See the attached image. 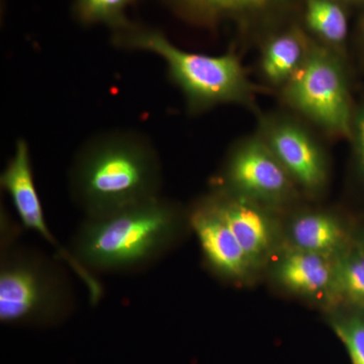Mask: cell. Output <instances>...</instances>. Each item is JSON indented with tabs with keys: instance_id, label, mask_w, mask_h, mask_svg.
I'll list each match as a JSON object with an SVG mask.
<instances>
[{
	"instance_id": "1",
	"label": "cell",
	"mask_w": 364,
	"mask_h": 364,
	"mask_svg": "<svg viewBox=\"0 0 364 364\" xmlns=\"http://www.w3.org/2000/svg\"><path fill=\"white\" fill-rule=\"evenodd\" d=\"M161 159L141 132L116 129L90 136L68 172L71 200L85 218L105 217L162 196Z\"/></svg>"
},
{
	"instance_id": "18",
	"label": "cell",
	"mask_w": 364,
	"mask_h": 364,
	"mask_svg": "<svg viewBox=\"0 0 364 364\" xmlns=\"http://www.w3.org/2000/svg\"><path fill=\"white\" fill-rule=\"evenodd\" d=\"M349 138L353 141L354 153L358 160L359 169L364 176V105L354 112L351 134Z\"/></svg>"
},
{
	"instance_id": "21",
	"label": "cell",
	"mask_w": 364,
	"mask_h": 364,
	"mask_svg": "<svg viewBox=\"0 0 364 364\" xmlns=\"http://www.w3.org/2000/svg\"><path fill=\"white\" fill-rule=\"evenodd\" d=\"M358 242L359 244H360V245L363 246V247L364 248V232L363 235H361L360 239H359Z\"/></svg>"
},
{
	"instance_id": "19",
	"label": "cell",
	"mask_w": 364,
	"mask_h": 364,
	"mask_svg": "<svg viewBox=\"0 0 364 364\" xmlns=\"http://www.w3.org/2000/svg\"><path fill=\"white\" fill-rule=\"evenodd\" d=\"M338 1L342 2V4H346L347 6L351 4H355V2L364 1V0H338Z\"/></svg>"
},
{
	"instance_id": "14",
	"label": "cell",
	"mask_w": 364,
	"mask_h": 364,
	"mask_svg": "<svg viewBox=\"0 0 364 364\" xmlns=\"http://www.w3.org/2000/svg\"><path fill=\"white\" fill-rule=\"evenodd\" d=\"M299 21L315 42L344 57L349 33L346 4L338 0H301Z\"/></svg>"
},
{
	"instance_id": "10",
	"label": "cell",
	"mask_w": 364,
	"mask_h": 364,
	"mask_svg": "<svg viewBox=\"0 0 364 364\" xmlns=\"http://www.w3.org/2000/svg\"><path fill=\"white\" fill-rule=\"evenodd\" d=\"M257 42L258 73L264 85L277 92L301 68L314 44L299 18L272 28Z\"/></svg>"
},
{
	"instance_id": "13",
	"label": "cell",
	"mask_w": 364,
	"mask_h": 364,
	"mask_svg": "<svg viewBox=\"0 0 364 364\" xmlns=\"http://www.w3.org/2000/svg\"><path fill=\"white\" fill-rule=\"evenodd\" d=\"M291 247L336 257L349 245L342 223L326 212L301 213L291 220L289 228Z\"/></svg>"
},
{
	"instance_id": "12",
	"label": "cell",
	"mask_w": 364,
	"mask_h": 364,
	"mask_svg": "<svg viewBox=\"0 0 364 364\" xmlns=\"http://www.w3.org/2000/svg\"><path fill=\"white\" fill-rule=\"evenodd\" d=\"M335 257L291 247L274 267L275 279L289 291L318 298L331 296L334 284Z\"/></svg>"
},
{
	"instance_id": "7",
	"label": "cell",
	"mask_w": 364,
	"mask_h": 364,
	"mask_svg": "<svg viewBox=\"0 0 364 364\" xmlns=\"http://www.w3.org/2000/svg\"><path fill=\"white\" fill-rule=\"evenodd\" d=\"M256 133L287 170L298 188L318 195L329 177L327 156L313 131L291 112H258Z\"/></svg>"
},
{
	"instance_id": "16",
	"label": "cell",
	"mask_w": 364,
	"mask_h": 364,
	"mask_svg": "<svg viewBox=\"0 0 364 364\" xmlns=\"http://www.w3.org/2000/svg\"><path fill=\"white\" fill-rule=\"evenodd\" d=\"M139 1L141 0H72V13L80 25H104L112 32L131 21L127 11Z\"/></svg>"
},
{
	"instance_id": "9",
	"label": "cell",
	"mask_w": 364,
	"mask_h": 364,
	"mask_svg": "<svg viewBox=\"0 0 364 364\" xmlns=\"http://www.w3.org/2000/svg\"><path fill=\"white\" fill-rule=\"evenodd\" d=\"M189 226L200 243L208 267L223 279L241 280L253 265L227 224L210 193L188 210Z\"/></svg>"
},
{
	"instance_id": "4",
	"label": "cell",
	"mask_w": 364,
	"mask_h": 364,
	"mask_svg": "<svg viewBox=\"0 0 364 364\" xmlns=\"http://www.w3.org/2000/svg\"><path fill=\"white\" fill-rule=\"evenodd\" d=\"M14 222L1 210L0 322L11 327L62 324L75 309V296L61 263L16 242Z\"/></svg>"
},
{
	"instance_id": "5",
	"label": "cell",
	"mask_w": 364,
	"mask_h": 364,
	"mask_svg": "<svg viewBox=\"0 0 364 364\" xmlns=\"http://www.w3.org/2000/svg\"><path fill=\"white\" fill-rule=\"evenodd\" d=\"M279 95L289 112L323 133L350 136L354 111L341 55L314 41L305 63Z\"/></svg>"
},
{
	"instance_id": "6",
	"label": "cell",
	"mask_w": 364,
	"mask_h": 364,
	"mask_svg": "<svg viewBox=\"0 0 364 364\" xmlns=\"http://www.w3.org/2000/svg\"><path fill=\"white\" fill-rule=\"evenodd\" d=\"M298 189L256 132L232 145L214 183L215 191L247 198L267 208L286 205Z\"/></svg>"
},
{
	"instance_id": "8",
	"label": "cell",
	"mask_w": 364,
	"mask_h": 364,
	"mask_svg": "<svg viewBox=\"0 0 364 364\" xmlns=\"http://www.w3.org/2000/svg\"><path fill=\"white\" fill-rule=\"evenodd\" d=\"M179 20L203 28L233 23L239 33L259 40L272 28L298 20L301 0H161Z\"/></svg>"
},
{
	"instance_id": "17",
	"label": "cell",
	"mask_w": 364,
	"mask_h": 364,
	"mask_svg": "<svg viewBox=\"0 0 364 364\" xmlns=\"http://www.w3.org/2000/svg\"><path fill=\"white\" fill-rule=\"evenodd\" d=\"M333 331L346 347L352 364H364V308L350 306L329 318Z\"/></svg>"
},
{
	"instance_id": "20",
	"label": "cell",
	"mask_w": 364,
	"mask_h": 364,
	"mask_svg": "<svg viewBox=\"0 0 364 364\" xmlns=\"http://www.w3.org/2000/svg\"><path fill=\"white\" fill-rule=\"evenodd\" d=\"M360 31H361V38H363V44H364V16H363V21H361Z\"/></svg>"
},
{
	"instance_id": "2",
	"label": "cell",
	"mask_w": 364,
	"mask_h": 364,
	"mask_svg": "<svg viewBox=\"0 0 364 364\" xmlns=\"http://www.w3.org/2000/svg\"><path fill=\"white\" fill-rule=\"evenodd\" d=\"M188 229V210L160 196L105 217L85 218L69 250L93 274L138 272L161 259Z\"/></svg>"
},
{
	"instance_id": "11",
	"label": "cell",
	"mask_w": 364,
	"mask_h": 364,
	"mask_svg": "<svg viewBox=\"0 0 364 364\" xmlns=\"http://www.w3.org/2000/svg\"><path fill=\"white\" fill-rule=\"evenodd\" d=\"M227 224L232 230L244 252L256 264L267 257L273 245V224L267 207L247 198L213 191Z\"/></svg>"
},
{
	"instance_id": "15",
	"label": "cell",
	"mask_w": 364,
	"mask_h": 364,
	"mask_svg": "<svg viewBox=\"0 0 364 364\" xmlns=\"http://www.w3.org/2000/svg\"><path fill=\"white\" fill-rule=\"evenodd\" d=\"M332 299L364 308V248L359 242L335 257Z\"/></svg>"
},
{
	"instance_id": "3",
	"label": "cell",
	"mask_w": 364,
	"mask_h": 364,
	"mask_svg": "<svg viewBox=\"0 0 364 364\" xmlns=\"http://www.w3.org/2000/svg\"><path fill=\"white\" fill-rule=\"evenodd\" d=\"M111 42L117 49L159 56L166 64L167 77L181 90L191 116L226 105H239L258 114L257 87L234 50L218 56L186 51L159 28L132 21L112 31Z\"/></svg>"
}]
</instances>
